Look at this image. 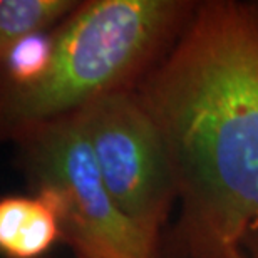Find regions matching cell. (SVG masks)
<instances>
[{
    "label": "cell",
    "instance_id": "obj_1",
    "mask_svg": "<svg viewBox=\"0 0 258 258\" xmlns=\"http://www.w3.org/2000/svg\"><path fill=\"white\" fill-rule=\"evenodd\" d=\"M171 161L186 258H236L258 231V4L195 5L134 87Z\"/></svg>",
    "mask_w": 258,
    "mask_h": 258
},
{
    "label": "cell",
    "instance_id": "obj_2",
    "mask_svg": "<svg viewBox=\"0 0 258 258\" xmlns=\"http://www.w3.org/2000/svg\"><path fill=\"white\" fill-rule=\"evenodd\" d=\"M184 0H89L52 35L45 74L4 87L2 127L19 141L107 94L134 89L193 14Z\"/></svg>",
    "mask_w": 258,
    "mask_h": 258
},
{
    "label": "cell",
    "instance_id": "obj_3",
    "mask_svg": "<svg viewBox=\"0 0 258 258\" xmlns=\"http://www.w3.org/2000/svg\"><path fill=\"white\" fill-rule=\"evenodd\" d=\"M19 141L35 195L52 205L77 258H156L158 240L122 215L107 191L79 112Z\"/></svg>",
    "mask_w": 258,
    "mask_h": 258
},
{
    "label": "cell",
    "instance_id": "obj_4",
    "mask_svg": "<svg viewBox=\"0 0 258 258\" xmlns=\"http://www.w3.org/2000/svg\"><path fill=\"white\" fill-rule=\"evenodd\" d=\"M79 114L111 198L122 215L158 240L178 188L161 134L136 91L107 94Z\"/></svg>",
    "mask_w": 258,
    "mask_h": 258
},
{
    "label": "cell",
    "instance_id": "obj_5",
    "mask_svg": "<svg viewBox=\"0 0 258 258\" xmlns=\"http://www.w3.org/2000/svg\"><path fill=\"white\" fill-rule=\"evenodd\" d=\"M60 236L55 210L44 196L0 201V250L7 258H40Z\"/></svg>",
    "mask_w": 258,
    "mask_h": 258
},
{
    "label": "cell",
    "instance_id": "obj_6",
    "mask_svg": "<svg viewBox=\"0 0 258 258\" xmlns=\"http://www.w3.org/2000/svg\"><path fill=\"white\" fill-rule=\"evenodd\" d=\"M74 0H2L0 2V54L20 39L44 34V29L67 19L79 7Z\"/></svg>",
    "mask_w": 258,
    "mask_h": 258
},
{
    "label": "cell",
    "instance_id": "obj_7",
    "mask_svg": "<svg viewBox=\"0 0 258 258\" xmlns=\"http://www.w3.org/2000/svg\"><path fill=\"white\" fill-rule=\"evenodd\" d=\"M52 55V35L35 34L20 39L7 52L0 54L7 86L25 87L37 82L47 71Z\"/></svg>",
    "mask_w": 258,
    "mask_h": 258
},
{
    "label": "cell",
    "instance_id": "obj_8",
    "mask_svg": "<svg viewBox=\"0 0 258 258\" xmlns=\"http://www.w3.org/2000/svg\"><path fill=\"white\" fill-rule=\"evenodd\" d=\"M245 245L250 248L251 256H253V258H258V231H255L253 235L248 236V240L245 241Z\"/></svg>",
    "mask_w": 258,
    "mask_h": 258
},
{
    "label": "cell",
    "instance_id": "obj_9",
    "mask_svg": "<svg viewBox=\"0 0 258 258\" xmlns=\"http://www.w3.org/2000/svg\"><path fill=\"white\" fill-rule=\"evenodd\" d=\"M236 258H245L243 255H238V256H236Z\"/></svg>",
    "mask_w": 258,
    "mask_h": 258
}]
</instances>
